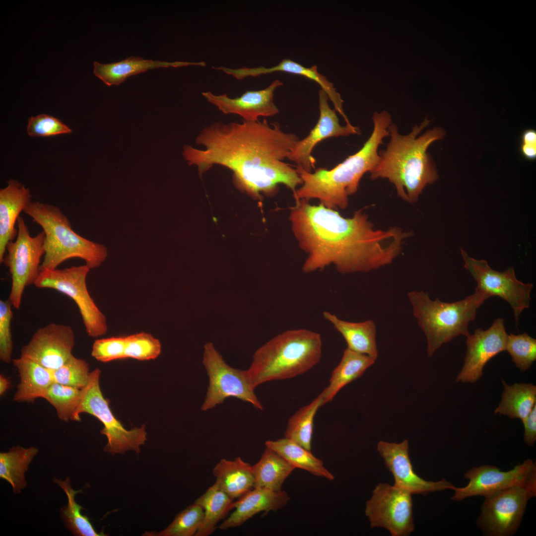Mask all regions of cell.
<instances>
[{
	"label": "cell",
	"instance_id": "1",
	"mask_svg": "<svg viewBox=\"0 0 536 536\" xmlns=\"http://www.w3.org/2000/svg\"><path fill=\"white\" fill-rule=\"evenodd\" d=\"M299 138L283 131L279 124L246 121L215 122L206 126L196 139L204 147L183 146L189 165L198 167L200 176L215 165L233 173L238 188L254 197L272 195L283 184L293 193L302 181L296 168L283 162Z\"/></svg>",
	"mask_w": 536,
	"mask_h": 536
},
{
	"label": "cell",
	"instance_id": "2",
	"mask_svg": "<svg viewBox=\"0 0 536 536\" xmlns=\"http://www.w3.org/2000/svg\"><path fill=\"white\" fill-rule=\"evenodd\" d=\"M292 230L307 254L302 267L306 273L330 265L342 274L367 272L391 264L411 232L393 226L376 229L362 209L344 217L322 204L300 200L290 207Z\"/></svg>",
	"mask_w": 536,
	"mask_h": 536
},
{
	"label": "cell",
	"instance_id": "3",
	"mask_svg": "<svg viewBox=\"0 0 536 536\" xmlns=\"http://www.w3.org/2000/svg\"><path fill=\"white\" fill-rule=\"evenodd\" d=\"M430 122L425 118L405 135L400 134L392 123L388 128L390 140L385 150L379 151L380 160L370 172L371 179H387L398 195L408 202L416 201L425 187L439 178L427 150L433 142L444 138L445 132L434 127L419 135Z\"/></svg>",
	"mask_w": 536,
	"mask_h": 536
},
{
	"label": "cell",
	"instance_id": "4",
	"mask_svg": "<svg viewBox=\"0 0 536 536\" xmlns=\"http://www.w3.org/2000/svg\"><path fill=\"white\" fill-rule=\"evenodd\" d=\"M372 120V132L362 147L333 169L319 168L312 173L295 166L302 181L301 186L293 193L295 201L316 199L320 204L335 210L347 206L348 197L357 191L364 174L370 173L378 164V148L389 136L388 128L392 120L388 112H375Z\"/></svg>",
	"mask_w": 536,
	"mask_h": 536
},
{
	"label": "cell",
	"instance_id": "5",
	"mask_svg": "<svg viewBox=\"0 0 536 536\" xmlns=\"http://www.w3.org/2000/svg\"><path fill=\"white\" fill-rule=\"evenodd\" d=\"M322 354L320 334L306 329L289 330L259 347L247 370L256 388L268 381L305 373L320 361Z\"/></svg>",
	"mask_w": 536,
	"mask_h": 536
},
{
	"label": "cell",
	"instance_id": "6",
	"mask_svg": "<svg viewBox=\"0 0 536 536\" xmlns=\"http://www.w3.org/2000/svg\"><path fill=\"white\" fill-rule=\"evenodd\" d=\"M414 317L423 332L427 342L429 357L444 343L470 333L469 323L475 320L478 308L490 295L475 288L464 299L446 302L439 298L432 300L427 292L412 290L407 294Z\"/></svg>",
	"mask_w": 536,
	"mask_h": 536
},
{
	"label": "cell",
	"instance_id": "7",
	"mask_svg": "<svg viewBox=\"0 0 536 536\" xmlns=\"http://www.w3.org/2000/svg\"><path fill=\"white\" fill-rule=\"evenodd\" d=\"M23 211L45 233V254L40 271L57 268L61 263L71 258L83 260L90 269L99 267L106 259L107 248L75 232L68 219L59 207L31 201Z\"/></svg>",
	"mask_w": 536,
	"mask_h": 536
},
{
	"label": "cell",
	"instance_id": "8",
	"mask_svg": "<svg viewBox=\"0 0 536 536\" xmlns=\"http://www.w3.org/2000/svg\"><path fill=\"white\" fill-rule=\"evenodd\" d=\"M101 373L99 368L90 372L87 384L81 389V399L71 420L80 421L79 415L82 413L91 414L104 426L100 432L108 440L105 452L114 455L132 450L138 454L140 446L146 440L145 425L130 430L124 428L112 412L109 400L103 396L99 383Z\"/></svg>",
	"mask_w": 536,
	"mask_h": 536
},
{
	"label": "cell",
	"instance_id": "9",
	"mask_svg": "<svg viewBox=\"0 0 536 536\" xmlns=\"http://www.w3.org/2000/svg\"><path fill=\"white\" fill-rule=\"evenodd\" d=\"M17 235L6 247L3 263L8 268L11 278L8 300L19 310L25 288L34 284L38 277L42 257L44 256L45 233L32 237L23 217L17 220Z\"/></svg>",
	"mask_w": 536,
	"mask_h": 536
},
{
	"label": "cell",
	"instance_id": "10",
	"mask_svg": "<svg viewBox=\"0 0 536 536\" xmlns=\"http://www.w3.org/2000/svg\"><path fill=\"white\" fill-rule=\"evenodd\" d=\"M90 268L86 265L63 269L40 271L34 285L40 288H50L71 298L76 304L87 334L91 337L105 335L108 330L106 318L88 292L86 279Z\"/></svg>",
	"mask_w": 536,
	"mask_h": 536
},
{
	"label": "cell",
	"instance_id": "11",
	"mask_svg": "<svg viewBox=\"0 0 536 536\" xmlns=\"http://www.w3.org/2000/svg\"><path fill=\"white\" fill-rule=\"evenodd\" d=\"M202 363L209 379L201 406L203 411L215 407L230 397L249 402L257 409H263L255 394V388L247 370L229 366L211 342H207L204 346Z\"/></svg>",
	"mask_w": 536,
	"mask_h": 536
},
{
	"label": "cell",
	"instance_id": "12",
	"mask_svg": "<svg viewBox=\"0 0 536 536\" xmlns=\"http://www.w3.org/2000/svg\"><path fill=\"white\" fill-rule=\"evenodd\" d=\"M536 485L517 486L485 498L477 521L486 535L508 536L518 530Z\"/></svg>",
	"mask_w": 536,
	"mask_h": 536
},
{
	"label": "cell",
	"instance_id": "13",
	"mask_svg": "<svg viewBox=\"0 0 536 536\" xmlns=\"http://www.w3.org/2000/svg\"><path fill=\"white\" fill-rule=\"evenodd\" d=\"M411 495L395 485L378 484L366 504L371 527L385 528L392 536L409 535L414 529Z\"/></svg>",
	"mask_w": 536,
	"mask_h": 536
},
{
	"label": "cell",
	"instance_id": "14",
	"mask_svg": "<svg viewBox=\"0 0 536 536\" xmlns=\"http://www.w3.org/2000/svg\"><path fill=\"white\" fill-rule=\"evenodd\" d=\"M461 254L465 268L477 283L476 288L491 297L497 296L507 302L513 310L517 326L520 315L530 307L533 284L519 280L513 267L498 271L492 269L485 260L470 257L462 248Z\"/></svg>",
	"mask_w": 536,
	"mask_h": 536
},
{
	"label": "cell",
	"instance_id": "15",
	"mask_svg": "<svg viewBox=\"0 0 536 536\" xmlns=\"http://www.w3.org/2000/svg\"><path fill=\"white\" fill-rule=\"evenodd\" d=\"M469 480L463 487H455L451 499L459 501L476 496L485 498L517 486L536 485V466L528 459L508 471L501 470L494 466L473 467L465 474Z\"/></svg>",
	"mask_w": 536,
	"mask_h": 536
},
{
	"label": "cell",
	"instance_id": "16",
	"mask_svg": "<svg viewBox=\"0 0 536 536\" xmlns=\"http://www.w3.org/2000/svg\"><path fill=\"white\" fill-rule=\"evenodd\" d=\"M75 334L69 325L50 323L39 328L20 349V356L51 370L64 364L73 354Z\"/></svg>",
	"mask_w": 536,
	"mask_h": 536
},
{
	"label": "cell",
	"instance_id": "17",
	"mask_svg": "<svg viewBox=\"0 0 536 536\" xmlns=\"http://www.w3.org/2000/svg\"><path fill=\"white\" fill-rule=\"evenodd\" d=\"M508 334L501 318L486 330L475 329L466 337L467 352L456 382L474 383L482 375L484 367L492 358L505 351Z\"/></svg>",
	"mask_w": 536,
	"mask_h": 536
},
{
	"label": "cell",
	"instance_id": "18",
	"mask_svg": "<svg viewBox=\"0 0 536 536\" xmlns=\"http://www.w3.org/2000/svg\"><path fill=\"white\" fill-rule=\"evenodd\" d=\"M328 100L327 94L321 89L319 92L320 116L318 122L306 137L295 143L287 158L308 172H312V169L315 168L316 160L311 154L318 143L330 137L360 133L358 127L340 125L336 111L330 107Z\"/></svg>",
	"mask_w": 536,
	"mask_h": 536
},
{
	"label": "cell",
	"instance_id": "19",
	"mask_svg": "<svg viewBox=\"0 0 536 536\" xmlns=\"http://www.w3.org/2000/svg\"><path fill=\"white\" fill-rule=\"evenodd\" d=\"M377 450L384 460L386 467L394 476V485L411 494L426 495L431 492L453 490L455 487L445 479L432 481L419 476L410 461L407 440L400 443L380 441L378 443Z\"/></svg>",
	"mask_w": 536,
	"mask_h": 536
},
{
	"label": "cell",
	"instance_id": "20",
	"mask_svg": "<svg viewBox=\"0 0 536 536\" xmlns=\"http://www.w3.org/2000/svg\"><path fill=\"white\" fill-rule=\"evenodd\" d=\"M283 84L282 81L276 79L265 89L247 90L234 98L226 93L215 95L210 91L203 92L202 95L223 114L238 115L246 121H257L260 117L273 116L279 113L274 103V93Z\"/></svg>",
	"mask_w": 536,
	"mask_h": 536
},
{
	"label": "cell",
	"instance_id": "21",
	"mask_svg": "<svg viewBox=\"0 0 536 536\" xmlns=\"http://www.w3.org/2000/svg\"><path fill=\"white\" fill-rule=\"evenodd\" d=\"M286 492L254 487L234 502V511L219 526L220 530L239 527L257 514L282 509L289 500Z\"/></svg>",
	"mask_w": 536,
	"mask_h": 536
},
{
	"label": "cell",
	"instance_id": "22",
	"mask_svg": "<svg viewBox=\"0 0 536 536\" xmlns=\"http://www.w3.org/2000/svg\"><path fill=\"white\" fill-rule=\"evenodd\" d=\"M0 190V263H2L6 247L17 236L15 224L19 214L32 201L29 189L13 179Z\"/></svg>",
	"mask_w": 536,
	"mask_h": 536
},
{
	"label": "cell",
	"instance_id": "23",
	"mask_svg": "<svg viewBox=\"0 0 536 536\" xmlns=\"http://www.w3.org/2000/svg\"><path fill=\"white\" fill-rule=\"evenodd\" d=\"M317 69L316 65L307 67L290 59H285L278 65L269 67L261 66L253 68L243 67L231 68L226 67L223 71L239 80L249 76L256 77L279 71L301 75L318 83L333 103L335 109L337 111L342 110L343 101L340 95L336 91L334 84L326 76L319 72Z\"/></svg>",
	"mask_w": 536,
	"mask_h": 536
},
{
	"label": "cell",
	"instance_id": "24",
	"mask_svg": "<svg viewBox=\"0 0 536 536\" xmlns=\"http://www.w3.org/2000/svg\"><path fill=\"white\" fill-rule=\"evenodd\" d=\"M93 72L96 76L110 86L119 85L128 77L147 70L160 67H178L189 66L204 67V62H167L143 59L138 57L131 56L118 62L103 64L94 62Z\"/></svg>",
	"mask_w": 536,
	"mask_h": 536
},
{
	"label": "cell",
	"instance_id": "25",
	"mask_svg": "<svg viewBox=\"0 0 536 536\" xmlns=\"http://www.w3.org/2000/svg\"><path fill=\"white\" fill-rule=\"evenodd\" d=\"M12 362L20 377L13 401L33 402L37 398H44L49 387L54 382L52 370L21 356Z\"/></svg>",
	"mask_w": 536,
	"mask_h": 536
},
{
	"label": "cell",
	"instance_id": "26",
	"mask_svg": "<svg viewBox=\"0 0 536 536\" xmlns=\"http://www.w3.org/2000/svg\"><path fill=\"white\" fill-rule=\"evenodd\" d=\"M214 484L232 499L239 498L254 487L252 466L240 457L233 460L222 459L212 470Z\"/></svg>",
	"mask_w": 536,
	"mask_h": 536
},
{
	"label": "cell",
	"instance_id": "27",
	"mask_svg": "<svg viewBox=\"0 0 536 536\" xmlns=\"http://www.w3.org/2000/svg\"><path fill=\"white\" fill-rule=\"evenodd\" d=\"M323 316L341 335L347 343V348L367 355L375 360L377 358L376 328L372 320L349 322L341 320L328 311L324 312Z\"/></svg>",
	"mask_w": 536,
	"mask_h": 536
},
{
	"label": "cell",
	"instance_id": "28",
	"mask_svg": "<svg viewBox=\"0 0 536 536\" xmlns=\"http://www.w3.org/2000/svg\"><path fill=\"white\" fill-rule=\"evenodd\" d=\"M375 361L367 355L346 348L340 362L331 374L328 386L321 393L322 406L331 402L344 387L361 376Z\"/></svg>",
	"mask_w": 536,
	"mask_h": 536
},
{
	"label": "cell",
	"instance_id": "29",
	"mask_svg": "<svg viewBox=\"0 0 536 536\" xmlns=\"http://www.w3.org/2000/svg\"><path fill=\"white\" fill-rule=\"evenodd\" d=\"M252 469L254 487L280 491L284 481L295 468L276 452L266 447L259 461L252 466Z\"/></svg>",
	"mask_w": 536,
	"mask_h": 536
},
{
	"label": "cell",
	"instance_id": "30",
	"mask_svg": "<svg viewBox=\"0 0 536 536\" xmlns=\"http://www.w3.org/2000/svg\"><path fill=\"white\" fill-rule=\"evenodd\" d=\"M268 447L282 457L295 469L307 471L312 474L329 480L335 478L334 475L324 466L323 462L309 451L292 440L284 437L265 442Z\"/></svg>",
	"mask_w": 536,
	"mask_h": 536
},
{
	"label": "cell",
	"instance_id": "31",
	"mask_svg": "<svg viewBox=\"0 0 536 536\" xmlns=\"http://www.w3.org/2000/svg\"><path fill=\"white\" fill-rule=\"evenodd\" d=\"M502 384L504 390L494 413L524 421L536 405V386L531 383H515L509 386L504 380Z\"/></svg>",
	"mask_w": 536,
	"mask_h": 536
},
{
	"label": "cell",
	"instance_id": "32",
	"mask_svg": "<svg viewBox=\"0 0 536 536\" xmlns=\"http://www.w3.org/2000/svg\"><path fill=\"white\" fill-rule=\"evenodd\" d=\"M38 452L35 447L17 446L0 453V477L11 484L14 492L19 493L27 486L24 474Z\"/></svg>",
	"mask_w": 536,
	"mask_h": 536
},
{
	"label": "cell",
	"instance_id": "33",
	"mask_svg": "<svg viewBox=\"0 0 536 536\" xmlns=\"http://www.w3.org/2000/svg\"><path fill=\"white\" fill-rule=\"evenodd\" d=\"M204 510V517L196 536L210 535L217 523L233 509V500L215 484L209 487L195 502Z\"/></svg>",
	"mask_w": 536,
	"mask_h": 536
},
{
	"label": "cell",
	"instance_id": "34",
	"mask_svg": "<svg viewBox=\"0 0 536 536\" xmlns=\"http://www.w3.org/2000/svg\"><path fill=\"white\" fill-rule=\"evenodd\" d=\"M322 401L320 394L292 415L288 419L285 437L311 451L314 417L318 409L322 406Z\"/></svg>",
	"mask_w": 536,
	"mask_h": 536
},
{
	"label": "cell",
	"instance_id": "35",
	"mask_svg": "<svg viewBox=\"0 0 536 536\" xmlns=\"http://www.w3.org/2000/svg\"><path fill=\"white\" fill-rule=\"evenodd\" d=\"M53 481L61 486L67 497V504L61 509L62 517L66 527L74 536H105L104 534L97 533L88 518L81 513L83 508L76 503L75 496L81 490L73 489L70 479L67 477L65 480L54 478Z\"/></svg>",
	"mask_w": 536,
	"mask_h": 536
},
{
	"label": "cell",
	"instance_id": "36",
	"mask_svg": "<svg viewBox=\"0 0 536 536\" xmlns=\"http://www.w3.org/2000/svg\"><path fill=\"white\" fill-rule=\"evenodd\" d=\"M81 389L54 382L48 389L44 398L55 408L61 420L72 419L81 397Z\"/></svg>",
	"mask_w": 536,
	"mask_h": 536
},
{
	"label": "cell",
	"instance_id": "37",
	"mask_svg": "<svg viewBox=\"0 0 536 536\" xmlns=\"http://www.w3.org/2000/svg\"><path fill=\"white\" fill-rule=\"evenodd\" d=\"M204 517V510L194 502L180 512L164 530L158 533H145V536H192L199 529Z\"/></svg>",
	"mask_w": 536,
	"mask_h": 536
},
{
	"label": "cell",
	"instance_id": "38",
	"mask_svg": "<svg viewBox=\"0 0 536 536\" xmlns=\"http://www.w3.org/2000/svg\"><path fill=\"white\" fill-rule=\"evenodd\" d=\"M506 351L521 371L528 370L536 360V339L527 333L507 335Z\"/></svg>",
	"mask_w": 536,
	"mask_h": 536
},
{
	"label": "cell",
	"instance_id": "39",
	"mask_svg": "<svg viewBox=\"0 0 536 536\" xmlns=\"http://www.w3.org/2000/svg\"><path fill=\"white\" fill-rule=\"evenodd\" d=\"M52 373L54 382L82 389L88 382L90 372L86 360L72 355L61 367L52 370Z\"/></svg>",
	"mask_w": 536,
	"mask_h": 536
},
{
	"label": "cell",
	"instance_id": "40",
	"mask_svg": "<svg viewBox=\"0 0 536 536\" xmlns=\"http://www.w3.org/2000/svg\"><path fill=\"white\" fill-rule=\"evenodd\" d=\"M125 336V359L149 360L156 358L161 353L160 341L150 334L140 332Z\"/></svg>",
	"mask_w": 536,
	"mask_h": 536
},
{
	"label": "cell",
	"instance_id": "41",
	"mask_svg": "<svg viewBox=\"0 0 536 536\" xmlns=\"http://www.w3.org/2000/svg\"><path fill=\"white\" fill-rule=\"evenodd\" d=\"M12 305L9 300L0 301V358L4 363L12 361L13 344L11 331Z\"/></svg>",
	"mask_w": 536,
	"mask_h": 536
},
{
	"label": "cell",
	"instance_id": "42",
	"mask_svg": "<svg viewBox=\"0 0 536 536\" xmlns=\"http://www.w3.org/2000/svg\"><path fill=\"white\" fill-rule=\"evenodd\" d=\"M126 336H113L96 339L91 356L102 362L125 359Z\"/></svg>",
	"mask_w": 536,
	"mask_h": 536
},
{
	"label": "cell",
	"instance_id": "43",
	"mask_svg": "<svg viewBox=\"0 0 536 536\" xmlns=\"http://www.w3.org/2000/svg\"><path fill=\"white\" fill-rule=\"evenodd\" d=\"M27 132L31 136H48L70 134L72 131L58 119L40 114L29 119Z\"/></svg>",
	"mask_w": 536,
	"mask_h": 536
},
{
	"label": "cell",
	"instance_id": "44",
	"mask_svg": "<svg viewBox=\"0 0 536 536\" xmlns=\"http://www.w3.org/2000/svg\"><path fill=\"white\" fill-rule=\"evenodd\" d=\"M522 422L525 428V442L528 446H533L536 440V405Z\"/></svg>",
	"mask_w": 536,
	"mask_h": 536
},
{
	"label": "cell",
	"instance_id": "45",
	"mask_svg": "<svg viewBox=\"0 0 536 536\" xmlns=\"http://www.w3.org/2000/svg\"><path fill=\"white\" fill-rule=\"evenodd\" d=\"M521 152L526 159L533 160L536 158V144H521Z\"/></svg>",
	"mask_w": 536,
	"mask_h": 536
},
{
	"label": "cell",
	"instance_id": "46",
	"mask_svg": "<svg viewBox=\"0 0 536 536\" xmlns=\"http://www.w3.org/2000/svg\"><path fill=\"white\" fill-rule=\"evenodd\" d=\"M521 144H536V132L530 129L524 131L521 136Z\"/></svg>",
	"mask_w": 536,
	"mask_h": 536
},
{
	"label": "cell",
	"instance_id": "47",
	"mask_svg": "<svg viewBox=\"0 0 536 536\" xmlns=\"http://www.w3.org/2000/svg\"><path fill=\"white\" fill-rule=\"evenodd\" d=\"M10 381L2 374L0 375V395L3 396L8 389L10 386Z\"/></svg>",
	"mask_w": 536,
	"mask_h": 536
}]
</instances>
